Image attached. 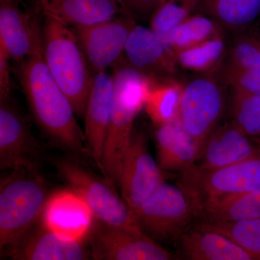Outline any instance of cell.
<instances>
[{
    "instance_id": "6da1fadb",
    "label": "cell",
    "mask_w": 260,
    "mask_h": 260,
    "mask_svg": "<svg viewBox=\"0 0 260 260\" xmlns=\"http://www.w3.org/2000/svg\"><path fill=\"white\" fill-rule=\"evenodd\" d=\"M19 63V80L41 129L63 150L78 156L89 155L74 108L44 60L42 34L31 54Z\"/></svg>"
},
{
    "instance_id": "7a4b0ae2",
    "label": "cell",
    "mask_w": 260,
    "mask_h": 260,
    "mask_svg": "<svg viewBox=\"0 0 260 260\" xmlns=\"http://www.w3.org/2000/svg\"><path fill=\"white\" fill-rule=\"evenodd\" d=\"M114 104L103 156L102 174L114 187H119L121 164L134 130L136 116L155 82L121 59L114 66Z\"/></svg>"
},
{
    "instance_id": "3957f363",
    "label": "cell",
    "mask_w": 260,
    "mask_h": 260,
    "mask_svg": "<svg viewBox=\"0 0 260 260\" xmlns=\"http://www.w3.org/2000/svg\"><path fill=\"white\" fill-rule=\"evenodd\" d=\"M42 37L43 55L51 75L77 116L84 118L93 75L78 38L69 25L47 15Z\"/></svg>"
},
{
    "instance_id": "277c9868",
    "label": "cell",
    "mask_w": 260,
    "mask_h": 260,
    "mask_svg": "<svg viewBox=\"0 0 260 260\" xmlns=\"http://www.w3.org/2000/svg\"><path fill=\"white\" fill-rule=\"evenodd\" d=\"M39 168L11 170L0 186V251L17 244L39 221L49 199Z\"/></svg>"
},
{
    "instance_id": "5b68a950",
    "label": "cell",
    "mask_w": 260,
    "mask_h": 260,
    "mask_svg": "<svg viewBox=\"0 0 260 260\" xmlns=\"http://www.w3.org/2000/svg\"><path fill=\"white\" fill-rule=\"evenodd\" d=\"M53 164L71 189L88 203L95 219L112 226L145 234L116 188L105 178L98 177L73 159L59 157L53 158Z\"/></svg>"
},
{
    "instance_id": "8992f818",
    "label": "cell",
    "mask_w": 260,
    "mask_h": 260,
    "mask_svg": "<svg viewBox=\"0 0 260 260\" xmlns=\"http://www.w3.org/2000/svg\"><path fill=\"white\" fill-rule=\"evenodd\" d=\"M223 83L213 75H201L183 85L178 118L194 141L198 155L225 112L227 102Z\"/></svg>"
},
{
    "instance_id": "52a82bcc",
    "label": "cell",
    "mask_w": 260,
    "mask_h": 260,
    "mask_svg": "<svg viewBox=\"0 0 260 260\" xmlns=\"http://www.w3.org/2000/svg\"><path fill=\"white\" fill-rule=\"evenodd\" d=\"M135 215L149 237L154 240L167 242L179 239L198 214L189 194L181 186L165 181Z\"/></svg>"
},
{
    "instance_id": "ba28073f",
    "label": "cell",
    "mask_w": 260,
    "mask_h": 260,
    "mask_svg": "<svg viewBox=\"0 0 260 260\" xmlns=\"http://www.w3.org/2000/svg\"><path fill=\"white\" fill-rule=\"evenodd\" d=\"M180 186L190 196L196 210L210 198L260 190V151L220 169L208 170L195 165L181 174Z\"/></svg>"
},
{
    "instance_id": "9c48e42d",
    "label": "cell",
    "mask_w": 260,
    "mask_h": 260,
    "mask_svg": "<svg viewBox=\"0 0 260 260\" xmlns=\"http://www.w3.org/2000/svg\"><path fill=\"white\" fill-rule=\"evenodd\" d=\"M164 182L162 170L150 153L146 136L134 129L121 164V198L135 215Z\"/></svg>"
},
{
    "instance_id": "30bf717a",
    "label": "cell",
    "mask_w": 260,
    "mask_h": 260,
    "mask_svg": "<svg viewBox=\"0 0 260 260\" xmlns=\"http://www.w3.org/2000/svg\"><path fill=\"white\" fill-rule=\"evenodd\" d=\"M135 24V19L123 13L101 23L73 27L92 75L107 72L122 59L126 41Z\"/></svg>"
},
{
    "instance_id": "8fae6325",
    "label": "cell",
    "mask_w": 260,
    "mask_h": 260,
    "mask_svg": "<svg viewBox=\"0 0 260 260\" xmlns=\"http://www.w3.org/2000/svg\"><path fill=\"white\" fill-rule=\"evenodd\" d=\"M91 259L169 260L173 255L144 233L112 226L97 220L89 235Z\"/></svg>"
},
{
    "instance_id": "7c38bea8",
    "label": "cell",
    "mask_w": 260,
    "mask_h": 260,
    "mask_svg": "<svg viewBox=\"0 0 260 260\" xmlns=\"http://www.w3.org/2000/svg\"><path fill=\"white\" fill-rule=\"evenodd\" d=\"M42 152L11 99L0 100V169L39 168Z\"/></svg>"
},
{
    "instance_id": "4fadbf2b",
    "label": "cell",
    "mask_w": 260,
    "mask_h": 260,
    "mask_svg": "<svg viewBox=\"0 0 260 260\" xmlns=\"http://www.w3.org/2000/svg\"><path fill=\"white\" fill-rule=\"evenodd\" d=\"M123 57L129 66L155 82L173 79L179 68L175 54L161 39L150 28L138 24L129 32Z\"/></svg>"
},
{
    "instance_id": "5bb4252c",
    "label": "cell",
    "mask_w": 260,
    "mask_h": 260,
    "mask_svg": "<svg viewBox=\"0 0 260 260\" xmlns=\"http://www.w3.org/2000/svg\"><path fill=\"white\" fill-rule=\"evenodd\" d=\"M94 215L79 194L70 190L56 191L49 196L40 218L51 232L75 241H86L94 223Z\"/></svg>"
},
{
    "instance_id": "9a60e30c",
    "label": "cell",
    "mask_w": 260,
    "mask_h": 260,
    "mask_svg": "<svg viewBox=\"0 0 260 260\" xmlns=\"http://www.w3.org/2000/svg\"><path fill=\"white\" fill-rule=\"evenodd\" d=\"M15 260H85L91 259L85 241L68 239L51 232L40 219L17 244L5 251Z\"/></svg>"
},
{
    "instance_id": "2e32d148",
    "label": "cell",
    "mask_w": 260,
    "mask_h": 260,
    "mask_svg": "<svg viewBox=\"0 0 260 260\" xmlns=\"http://www.w3.org/2000/svg\"><path fill=\"white\" fill-rule=\"evenodd\" d=\"M112 75L107 72L94 75L85 116V143L89 156L102 172L103 156L114 104Z\"/></svg>"
},
{
    "instance_id": "e0dca14e",
    "label": "cell",
    "mask_w": 260,
    "mask_h": 260,
    "mask_svg": "<svg viewBox=\"0 0 260 260\" xmlns=\"http://www.w3.org/2000/svg\"><path fill=\"white\" fill-rule=\"evenodd\" d=\"M257 144L231 121L219 124L205 140L196 166L203 169H218L256 155Z\"/></svg>"
},
{
    "instance_id": "ac0fdd59",
    "label": "cell",
    "mask_w": 260,
    "mask_h": 260,
    "mask_svg": "<svg viewBox=\"0 0 260 260\" xmlns=\"http://www.w3.org/2000/svg\"><path fill=\"white\" fill-rule=\"evenodd\" d=\"M42 27L18 8L17 2L0 3V47L20 62L34 51Z\"/></svg>"
},
{
    "instance_id": "d6986e66",
    "label": "cell",
    "mask_w": 260,
    "mask_h": 260,
    "mask_svg": "<svg viewBox=\"0 0 260 260\" xmlns=\"http://www.w3.org/2000/svg\"><path fill=\"white\" fill-rule=\"evenodd\" d=\"M156 126L157 161L162 170L182 174L194 167L198 149L179 118Z\"/></svg>"
},
{
    "instance_id": "ffe728a7",
    "label": "cell",
    "mask_w": 260,
    "mask_h": 260,
    "mask_svg": "<svg viewBox=\"0 0 260 260\" xmlns=\"http://www.w3.org/2000/svg\"><path fill=\"white\" fill-rule=\"evenodd\" d=\"M44 15L68 25L86 26L124 13L116 0H40Z\"/></svg>"
},
{
    "instance_id": "44dd1931",
    "label": "cell",
    "mask_w": 260,
    "mask_h": 260,
    "mask_svg": "<svg viewBox=\"0 0 260 260\" xmlns=\"http://www.w3.org/2000/svg\"><path fill=\"white\" fill-rule=\"evenodd\" d=\"M181 251L191 260H253L247 251L220 233L200 226L179 238Z\"/></svg>"
},
{
    "instance_id": "7402d4cb",
    "label": "cell",
    "mask_w": 260,
    "mask_h": 260,
    "mask_svg": "<svg viewBox=\"0 0 260 260\" xmlns=\"http://www.w3.org/2000/svg\"><path fill=\"white\" fill-rule=\"evenodd\" d=\"M203 221L237 222L260 218V190L210 198L198 205Z\"/></svg>"
},
{
    "instance_id": "603a6c76",
    "label": "cell",
    "mask_w": 260,
    "mask_h": 260,
    "mask_svg": "<svg viewBox=\"0 0 260 260\" xmlns=\"http://www.w3.org/2000/svg\"><path fill=\"white\" fill-rule=\"evenodd\" d=\"M198 13L216 20L225 31L237 32L252 26L260 16V0H200Z\"/></svg>"
},
{
    "instance_id": "cb8c5ba5",
    "label": "cell",
    "mask_w": 260,
    "mask_h": 260,
    "mask_svg": "<svg viewBox=\"0 0 260 260\" xmlns=\"http://www.w3.org/2000/svg\"><path fill=\"white\" fill-rule=\"evenodd\" d=\"M225 32L216 20L203 13H196L158 37L175 53L224 35Z\"/></svg>"
},
{
    "instance_id": "d4e9b609",
    "label": "cell",
    "mask_w": 260,
    "mask_h": 260,
    "mask_svg": "<svg viewBox=\"0 0 260 260\" xmlns=\"http://www.w3.org/2000/svg\"><path fill=\"white\" fill-rule=\"evenodd\" d=\"M225 34L174 53L178 68L200 75L220 72L229 49Z\"/></svg>"
},
{
    "instance_id": "484cf974",
    "label": "cell",
    "mask_w": 260,
    "mask_h": 260,
    "mask_svg": "<svg viewBox=\"0 0 260 260\" xmlns=\"http://www.w3.org/2000/svg\"><path fill=\"white\" fill-rule=\"evenodd\" d=\"M183 84L174 79L158 82L150 90L144 107L156 126L178 118Z\"/></svg>"
},
{
    "instance_id": "4316f807",
    "label": "cell",
    "mask_w": 260,
    "mask_h": 260,
    "mask_svg": "<svg viewBox=\"0 0 260 260\" xmlns=\"http://www.w3.org/2000/svg\"><path fill=\"white\" fill-rule=\"evenodd\" d=\"M222 68L260 70V31L254 27L234 32Z\"/></svg>"
},
{
    "instance_id": "83f0119b",
    "label": "cell",
    "mask_w": 260,
    "mask_h": 260,
    "mask_svg": "<svg viewBox=\"0 0 260 260\" xmlns=\"http://www.w3.org/2000/svg\"><path fill=\"white\" fill-rule=\"evenodd\" d=\"M232 88L231 122L256 143L260 133V96Z\"/></svg>"
},
{
    "instance_id": "f1b7e54d",
    "label": "cell",
    "mask_w": 260,
    "mask_h": 260,
    "mask_svg": "<svg viewBox=\"0 0 260 260\" xmlns=\"http://www.w3.org/2000/svg\"><path fill=\"white\" fill-rule=\"evenodd\" d=\"M199 225L226 236L247 251L253 260H260V218L237 222L203 221Z\"/></svg>"
},
{
    "instance_id": "f546056e",
    "label": "cell",
    "mask_w": 260,
    "mask_h": 260,
    "mask_svg": "<svg viewBox=\"0 0 260 260\" xmlns=\"http://www.w3.org/2000/svg\"><path fill=\"white\" fill-rule=\"evenodd\" d=\"M200 0H168L150 18V28L158 36L165 34L198 13Z\"/></svg>"
},
{
    "instance_id": "4dcf8cb0",
    "label": "cell",
    "mask_w": 260,
    "mask_h": 260,
    "mask_svg": "<svg viewBox=\"0 0 260 260\" xmlns=\"http://www.w3.org/2000/svg\"><path fill=\"white\" fill-rule=\"evenodd\" d=\"M219 73L225 85L260 96V70L222 68Z\"/></svg>"
},
{
    "instance_id": "1f68e13d",
    "label": "cell",
    "mask_w": 260,
    "mask_h": 260,
    "mask_svg": "<svg viewBox=\"0 0 260 260\" xmlns=\"http://www.w3.org/2000/svg\"><path fill=\"white\" fill-rule=\"evenodd\" d=\"M168 0H124L123 11L133 18H150L159 7Z\"/></svg>"
},
{
    "instance_id": "d6a6232c",
    "label": "cell",
    "mask_w": 260,
    "mask_h": 260,
    "mask_svg": "<svg viewBox=\"0 0 260 260\" xmlns=\"http://www.w3.org/2000/svg\"><path fill=\"white\" fill-rule=\"evenodd\" d=\"M10 60L6 51L0 47V100L9 99L11 95L12 78Z\"/></svg>"
},
{
    "instance_id": "836d02e7",
    "label": "cell",
    "mask_w": 260,
    "mask_h": 260,
    "mask_svg": "<svg viewBox=\"0 0 260 260\" xmlns=\"http://www.w3.org/2000/svg\"><path fill=\"white\" fill-rule=\"evenodd\" d=\"M256 143L257 144L258 146L260 148V133L259 134V136H258L257 139L256 140Z\"/></svg>"
},
{
    "instance_id": "e575fe53",
    "label": "cell",
    "mask_w": 260,
    "mask_h": 260,
    "mask_svg": "<svg viewBox=\"0 0 260 260\" xmlns=\"http://www.w3.org/2000/svg\"><path fill=\"white\" fill-rule=\"evenodd\" d=\"M18 0H0V2H18Z\"/></svg>"
},
{
    "instance_id": "d590c367",
    "label": "cell",
    "mask_w": 260,
    "mask_h": 260,
    "mask_svg": "<svg viewBox=\"0 0 260 260\" xmlns=\"http://www.w3.org/2000/svg\"><path fill=\"white\" fill-rule=\"evenodd\" d=\"M116 1H117L121 6V5H122L123 2H124V0H116Z\"/></svg>"
}]
</instances>
